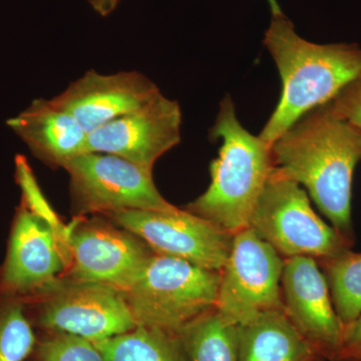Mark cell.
I'll use <instances>...</instances> for the list:
<instances>
[{"label": "cell", "instance_id": "obj_1", "mask_svg": "<svg viewBox=\"0 0 361 361\" xmlns=\"http://www.w3.org/2000/svg\"><path fill=\"white\" fill-rule=\"evenodd\" d=\"M273 172L302 185L332 227L353 245L351 186L361 130L330 103L310 111L271 144Z\"/></svg>", "mask_w": 361, "mask_h": 361}, {"label": "cell", "instance_id": "obj_2", "mask_svg": "<svg viewBox=\"0 0 361 361\" xmlns=\"http://www.w3.org/2000/svg\"><path fill=\"white\" fill-rule=\"evenodd\" d=\"M264 45L276 63L282 92L261 139L272 144L306 114L330 103L361 73V47L318 44L297 33L283 11L272 14Z\"/></svg>", "mask_w": 361, "mask_h": 361}, {"label": "cell", "instance_id": "obj_3", "mask_svg": "<svg viewBox=\"0 0 361 361\" xmlns=\"http://www.w3.org/2000/svg\"><path fill=\"white\" fill-rule=\"evenodd\" d=\"M209 135L222 140L219 156L210 165L211 183L185 209L235 234L248 227L254 207L272 174L271 144L240 123L230 96L221 102Z\"/></svg>", "mask_w": 361, "mask_h": 361}, {"label": "cell", "instance_id": "obj_4", "mask_svg": "<svg viewBox=\"0 0 361 361\" xmlns=\"http://www.w3.org/2000/svg\"><path fill=\"white\" fill-rule=\"evenodd\" d=\"M16 179L21 200L0 265V296L25 303L61 281L68 255V225L61 222L45 200L23 156L16 157Z\"/></svg>", "mask_w": 361, "mask_h": 361}, {"label": "cell", "instance_id": "obj_5", "mask_svg": "<svg viewBox=\"0 0 361 361\" xmlns=\"http://www.w3.org/2000/svg\"><path fill=\"white\" fill-rule=\"evenodd\" d=\"M219 283L217 271L155 253L122 293L137 326L180 334L215 310Z\"/></svg>", "mask_w": 361, "mask_h": 361}, {"label": "cell", "instance_id": "obj_6", "mask_svg": "<svg viewBox=\"0 0 361 361\" xmlns=\"http://www.w3.org/2000/svg\"><path fill=\"white\" fill-rule=\"evenodd\" d=\"M248 228L284 259L334 257L353 246L316 215L300 185L274 172L254 207Z\"/></svg>", "mask_w": 361, "mask_h": 361}, {"label": "cell", "instance_id": "obj_7", "mask_svg": "<svg viewBox=\"0 0 361 361\" xmlns=\"http://www.w3.org/2000/svg\"><path fill=\"white\" fill-rule=\"evenodd\" d=\"M25 304L26 316L42 334H71L94 342L134 329L122 292L92 282L63 279Z\"/></svg>", "mask_w": 361, "mask_h": 361}, {"label": "cell", "instance_id": "obj_8", "mask_svg": "<svg viewBox=\"0 0 361 361\" xmlns=\"http://www.w3.org/2000/svg\"><path fill=\"white\" fill-rule=\"evenodd\" d=\"M63 169L70 176L73 218L177 208L157 189L153 173L121 157L90 152L71 159Z\"/></svg>", "mask_w": 361, "mask_h": 361}, {"label": "cell", "instance_id": "obj_9", "mask_svg": "<svg viewBox=\"0 0 361 361\" xmlns=\"http://www.w3.org/2000/svg\"><path fill=\"white\" fill-rule=\"evenodd\" d=\"M66 248L63 279L108 285L121 292L129 288L155 254L144 240L103 215L73 218L68 225Z\"/></svg>", "mask_w": 361, "mask_h": 361}, {"label": "cell", "instance_id": "obj_10", "mask_svg": "<svg viewBox=\"0 0 361 361\" xmlns=\"http://www.w3.org/2000/svg\"><path fill=\"white\" fill-rule=\"evenodd\" d=\"M284 258L250 228L233 236V245L220 271L215 310L232 324H245L270 311H284L281 277Z\"/></svg>", "mask_w": 361, "mask_h": 361}, {"label": "cell", "instance_id": "obj_11", "mask_svg": "<svg viewBox=\"0 0 361 361\" xmlns=\"http://www.w3.org/2000/svg\"><path fill=\"white\" fill-rule=\"evenodd\" d=\"M103 216L144 240L155 253L204 269L220 272L231 252L234 234L186 209L126 210Z\"/></svg>", "mask_w": 361, "mask_h": 361}, {"label": "cell", "instance_id": "obj_12", "mask_svg": "<svg viewBox=\"0 0 361 361\" xmlns=\"http://www.w3.org/2000/svg\"><path fill=\"white\" fill-rule=\"evenodd\" d=\"M179 104L163 94L90 133L87 153L110 154L153 173L156 161L180 141Z\"/></svg>", "mask_w": 361, "mask_h": 361}, {"label": "cell", "instance_id": "obj_13", "mask_svg": "<svg viewBox=\"0 0 361 361\" xmlns=\"http://www.w3.org/2000/svg\"><path fill=\"white\" fill-rule=\"evenodd\" d=\"M281 292L289 322L318 355L334 361L342 323L317 261L306 256L284 259Z\"/></svg>", "mask_w": 361, "mask_h": 361}, {"label": "cell", "instance_id": "obj_14", "mask_svg": "<svg viewBox=\"0 0 361 361\" xmlns=\"http://www.w3.org/2000/svg\"><path fill=\"white\" fill-rule=\"evenodd\" d=\"M160 94L158 85L140 71L102 75L89 71L49 101L73 116L90 134L137 110Z\"/></svg>", "mask_w": 361, "mask_h": 361}, {"label": "cell", "instance_id": "obj_15", "mask_svg": "<svg viewBox=\"0 0 361 361\" xmlns=\"http://www.w3.org/2000/svg\"><path fill=\"white\" fill-rule=\"evenodd\" d=\"M6 126L49 168H63L71 159L87 153L89 134L49 99H35L25 111L8 118Z\"/></svg>", "mask_w": 361, "mask_h": 361}, {"label": "cell", "instance_id": "obj_16", "mask_svg": "<svg viewBox=\"0 0 361 361\" xmlns=\"http://www.w3.org/2000/svg\"><path fill=\"white\" fill-rule=\"evenodd\" d=\"M238 361H325L284 311L263 313L238 326Z\"/></svg>", "mask_w": 361, "mask_h": 361}, {"label": "cell", "instance_id": "obj_17", "mask_svg": "<svg viewBox=\"0 0 361 361\" xmlns=\"http://www.w3.org/2000/svg\"><path fill=\"white\" fill-rule=\"evenodd\" d=\"M94 344L106 361H190L179 334L152 327L135 326Z\"/></svg>", "mask_w": 361, "mask_h": 361}, {"label": "cell", "instance_id": "obj_18", "mask_svg": "<svg viewBox=\"0 0 361 361\" xmlns=\"http://www.w3.org/2000/svg\"><path fill=\"white\" fill-rule=\"evenodd\" d=\"M190 361H238V326L208 311L180 331Z\"/></svg>", "mask_w": 361, "mask_h": 361}, {"label": "cell", "instance_id": "obj_19", "mask_svg": "<svg viewBox=\"0 0 361 361\" xmlns=\"http://www.w3.org/2000/svg\"><path fill=\"white\" fill-rule=\"evenodd\" d=\"M316 261L342 326L353 322L361 315V253L349 249L334 257Z\"/></svg>", "mask_w": 361, "mask_h": 361}, {"label": "cell", "instance_id": "obj_20", "mask_svg": "<svg viewBox=\"0 0 361 361\" xmlns=\"http://www.w3.org/2000/svg\"><path fill=\"white\" fill-rule=\"evenodd\" d=\"M37 341L25 304L0 296V361L30 360Z\"/></svg>", "mask_w": 361, "mask_h": 361}, {"label": "cell", "instance_id": "obj_21", "mask_svg": "<svg viewBox=\"0 0 361 361\" xmlns=\"http://www.w3.org/2000/svg\"><path fill=\"white\" fill-rule=\"evenodd\" d=\"M28 361H106L94 342L71 334H42Z\"/></svg>", "mask_w": 361, "mask_h": 361}, {"label": "cell", "instance_id": "obj_22", "mask_svg": "<svg viewBox=\"0 0 361 361\" xmlns=\"http://www.w3.org/2000/svg\"><path fill=\"white\" fill-rule=\"evenodd\" d=\"M330 106L339 118L361 130V73L337 94Z\"/></svg>", "mask_w": 361, "mask_h": 361}, {"label": "cell", "instance_id": "obj_23", "mask_svg": "<svg viewBox=\"0 0 361 361\" xmlns=\"http://www.w3.org/2000/svg\"><path fill=\"white\" fill-rule=\"evenodd\" d=\"M334 361H361V315L342 326L341 344Z\"/></svg>", "mask_w": 361, "mask_h": 361}, {"label": "cell", "instance_id": "obj_24", "mask_svg": "<svg viewBox=\"0 0 361 361\" xmlns=\"http://www.w3.org/2000/svg\"><path fill=\"white\" fill-rule=\"evenodd\" d=\"M94 13L102 18L111 16L123 0H85Z\"/></svg>", "mask_w": 361, "mask_h": 361}, {"label": "cell", "instance_id": "obj_25", "mask_svg": "<svg viewBox=\"0 0 361 361\" xmlns=\"http://www.w3.org/2000/svg\"><path fill=\"white\" fill-rule=\"evenodd\" d=\"M268 4H269L271 14H277L282 13L281 6L278 4L277 0H267Z\"/></svg>", "mask_w": 361, "mask_h": 361}]
</instances>
